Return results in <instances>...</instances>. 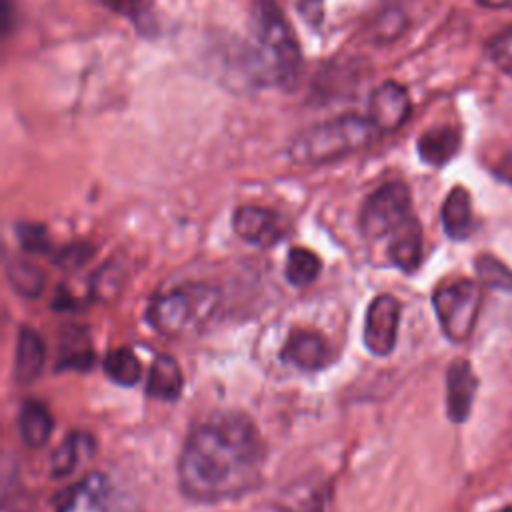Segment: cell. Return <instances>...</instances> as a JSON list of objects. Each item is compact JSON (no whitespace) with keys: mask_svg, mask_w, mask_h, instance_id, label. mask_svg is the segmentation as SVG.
Wrapping results in <instances>:
<instances>
[{"mask_svg":"<svg viewBox=\"0 0 512 512\" xmlns=\"http://www.w3.org/2000/svg\"><path fill=\"white\" fill-rule=\"evenodd\" d=\"M182 386H184V378L178 362L170 354H158L152 360V366L148 370L146 394L158 400L174 402L178 400Z\"/></svg>","mask_w":512,"mask_h":512,"instance_id":"2e32d148","label":"cell"},{"mask_svg":"<svg viewBox=\"0 0 512 512\" xmlns=\"http://www.w3.org/2000/svg\"><path fill=\"white\" fill-rule=\"evenodd\" d=\"M104 372L120 386H134L142 378V364L130 348H114L104 358Z\"/></svg>","mask_w":512,"mask_h":512,"instance_id":"44dd1931","label":"cell"},{"mask_svg":"<svg viewBox=\"0 0 512 512\" xmlns=\"http://www.w3.org/2000/svg\"><path fill=\"white\" fill-rule=\"evenodd\" d=\"M280 356L302 370L314 372L332 362V348L328 340L314 330H294L286 338Z\"/></svg>","mask_w":512,"mask_h":512,"instance_id":"8fae6325","label":"cell"},{"mask_svg":"<svg viewBox=\"0 0 512 512\" xmlns=\"http://www.w3.org/2000/svg\"><path fill=\"white\" fill-rule=\"evenodd\" d=\"M478 380L464 358H456L446 370V412L454 424L468 420Z\"/></svg>","mask_w":512,"mask_h":512,"instance_id":"30bf717a","label":"cell"},{"mask_svg":"<svg viewBox=\"0 0 512 512\" xmlns=\"http://www.w3.org/2000/svg\"><path fill=\"white\" fill-rule=\"evenodd\" d=\"M266 442L256 424L238 412L210 418L192 428L180 458L182 492L206 504L234 500L262 482Z\"/></svg>","mask_w":512,"mask_h":512,"instance_id":"6da1fadb","label":"cell"},{"mask_svg":"<svg viewBox=\"0 0 512 512\" xmlns=\"http://www.w3.org/2000/svg\"><path fill=\"white\" fill-rule=\"evenodd\" d=\"M412 216L410 190L406 184L388 182L366 198L360 210V230L368 238L390 236Z\"/></svg>","mask_w":512,"mask_h":512,"instance_id":"8992f818","label":"cell"},{"mask_svg":"<svg viewBox=\"0 0 512 512\" xmlns=\"http://www.w3.org/2000/svg\"><path fill=\"white\" fill-rule=\"evenodd\" d=\"M484 8H512V0H476Z\"/></svg>","mask_w":512,"mask_h":512,"instance_id":"f1b7e54d","label":"cell"},{"mask_svg":"<svg viewBox=\"0 0 512 512\" xmlns=\"http://www.w3.org/2000/svg\"><path fill=\"white\" fill-rule=\"evenodd\" d=\"M234 232L248 244L258 248H270L284 236L282 218L262 206H240L232 216Z\"/></svg>","mask_w":512,"mask_h":512,"instance_id":"ba28073f","label":"cell"},{"mask_svg":"<svg viewBox=\"0 0 512 512\" xmlns=\"http://www.w3.org/2000/svg\"><path fill=\"white\" fill-rule=\"evenodd\" d=\"M388 258L404 272H414L422 262V228L412 216L396 232L390 234Z\"/></svg>","mask_w":512,"mask_h":512,"instance_id":"4fadbf2b","label":"cell"},{"mask_svg":"<svg viewBox=\"0 0 512 512\" xmlns=\"http://www.w3.org/2000/svg\"><path fill=\"white\" fill-rule=\"evenodd\" d=\"M442 226L452 240H464L474 230L472 202L466 188L456 186L448 192L442 204Z\"/></svg>","mask_w":512,"mask_h":512,"instance_id":"e0dca14e","label":"cell"},{"mask_svg":"<svg viewBox=\"0 0 512 512\" xmlns=\"http://www.w3.org/2000/svg\"><path fill=\"white\" fill-rule=\"evenodd\" d=\"M486 56L498 70L512 74V26H506L486 42Z\"/></svg>","mask_w":512,"mask_h":512,"instance_id":"cb8c5ba5","label":"cell"},{"mask_svg":"<svg viewBox=\"0 0 512 512\" xmlns=\"http://www.w3.org/2000/svg\"><path fill=\"white\" fill-rule=\"evenodd\" d=\"M406 24H408L406 14L402 10H398V8H390V10L382 12L376 18V38L380 42L394 40V38H398L404 32Z\"/></svg>","mask_w":512,"mask_h":512,"instance_id":"484cf974","label":"cell"},{"mask_svg":"<svg viewBox=\"0 0 512 512\" xmlns=\"http://www.w3.org/2000/svg\"><path fill=\"white\" fill-rule=\"evenodd\" d=\"M298 10L310 26H320L324 18V0H298Z\"/></svg>","mask_w":512,"mask_h":512,"instance_id":"83f0119b","label":"cell"},{"mask_svg":"<svg viewBox=\"0 0 512 512\" xmlns=\"http://www.w3.org/2000/svg\"><path fill=\"white\" fill-rule=\"evenodd\" d=\"M496 512H512V506H504V508H500V510H496Z\"/></svg>","mask_w":512,"mask_h":512,"instance_id":"4dcf8cb0","label":"cell"},{"mask_svg":"<svg viewBox=\"0 0 512 512\" xmlns=\"http://www.w3.org/2000/svg\"><path fill=\"white\" fill-rule=\"evenodd\" d=\"M380 132L368 116H340L300 132L288 148L296 164H326L366 148Z\"/></svg>","mask_w":512,"mask_h":512,"instance_id":"7a4b0ae2","label":"cell"},{"mask_svg":"<svg viewBox=\"0 0 512 512\" xmlns=\"http://www.w3.org/2000/svg\"><path fill=\"white\" fill-rule=\"evenodd\" d=\"M54 428L52 414L40 400H24L18 412V432L26 446L40 448L48 442Z\"/></svg>","mask_w":512,"mask_h":512,"instance_id":"ac0fdd59","label":"cell"},{"mask_svg":"<svg viewBox=\"0 0 512 512\" xmlns=\"http://www.w3.org/2000/svg\"><path fill=\"white\" fill-rule=\"evenodd\" d=\"M482 290L474 280H452L438 286L432 306L444 336L456 344L466 342L476 326Z\"/></svg>","mask_w":512,"mask_h":512,"instance_id":"5b68a950","label":"cell"},{"mask_svg":"<svg viewBox=\"0 0 512 512\" xmlns=\"http://www.w3.org/2000/svg\"><path fill=\"white\" fill-rule=\"evenodd\" d=\"M502 178H506L512 184V156L504 158L502 162Z\"/></svg>","mask_w":512,"mask_h":512,"instance_id":"f546056e","label":"cell"},{"mask_svg":"<svg viewBox=\"0 0 512 512\" xmlns=\"http://www.w3.org/2000/svg\"><path fill=\"white\" fill-rule=\"evenodd\" d=\"M92 256V248L86 244H74V246H66L58 256H56V264L62 268H78L82 266L88 258Z\"/></svg>","mask_w":512,"mask_h":512,"instance_id":"4316f807","label":"cell"},{"mask_svg":"<svg viewBox=\"0 0 512 512\" xmlns=\"http://www.w3.org/2000/svg\"><path fill=\"white\" fill-rule=\"evenodd\" d=\"M110 498V482L104 474H86L64 494L58 512H106Z\"/></svg>","mask_w":512,"mask_h":512,"instance_id":"7c38bea8","label":"cell"},{"mask_svg":"<svg viewBox=\"0 0 512 512\" xmlns=\"http://www.w3.org/2000/svg\"><path fill=\"white\" fill-rule=\"evenodd\" d=\"M220 302L216 286L204 282H186L156 294L146 310L148 324L164 336L182 338L200 330L214 314Z\"/></svg>","mask_w":512,"mask_h":512,"instance_id":"3957f363","label":"cell"},{"mask_svg":"<svg viewBox=\"0 0 512 512\" xmlns=\"http://www.w3.org/2000/svg\"><path fill=\"white\" fill-rule=\"evenodd\" d=\"M460 148V134L450 126H440L424 132L418 138V154L426 164L444 166Z\"/></svg>","mask_w":512,"mask_h":512,"instance_id":"d6986e66","label":"cell"},{"mask_svg":"<svg viewBox=\"0 0 512 512\" xmlns=\"http://www.w3.org/2000/svg\"><path fill=\"white\" fill-rule=\"evenodd\" d=\"M6 280L12 290L24 298H38L44 290L42 270L20 258H12L6 262Z\"/></svg>","mask_w":512,"mask_h":512,"instance_id":"ffe728a7","label":"cell"},{"mask_svg":"<svg viewBox=\"0 0 512 512\" xmlns=\"http://www.w3.org/2000/svg\"><path fill=\"white\" fill-rule=\"evenodd\" d=\"M96 454V440L88 432H72L50 456V476L64 478Z\"/></svg>","mask_w":512,"mask_h":512,"instance_id":"5bb4252c","label":"cell"},{"mask_svg":"<svg viewBox=\"0 0 512 512\" xmlns=\"http://www.w3.org/2000/svg\"><path fill=\"white\" fill-rule=\"evenodd\" d=\"M16 236H18L20 246L28 252H48L52 246L46 228L40 224L22 222L16 226Z\"/></svg>","mask_w":512,"mask_h":512,"instance_id":"d4e9b609","label":"cell"},{"mask_svg":"<svg viewBox=\"0 0 512 512\" xmlns=\"http://www.w3.org/2000/svg\"><path fill=\"white\" fill-rule=\"evenodd\" d=\"M46 348L36 330L22 326L16 340V360H14V378L18 384H30L38 378L44 368Z\"/></svg>","mask_w":512,"mask_h":512,"instance_id":"9a60e30c","label":"cell"},{"mask_svg":"<svg viewBox=\"0 0 512 512\" xmlns=\"http://www.w3.org/2000/svg\"><path fill=\"white\" fill-rule=\"evenodd\" d=\"M400 302L392 294H378L366 308L364 344L374 356H388L396 346Z\"/></svg>","mask_w":512,"mask_h":512,"instance_id":"52a82bcc","label":"cell"},{"mask_svg":"<svg viewBox=\"0 0 512 512\" xmlns=\"http://www.w3.org/2000/svg\"><path fill=\"white\" fill-rule=\"evenodd\" d=\"M252 28L260 46V60L266 72L280 84H292L300 72V48L282 10L272 0H258L252 14Z\"/></svg>","mask_w":512,"mask_h":512,"instance_id":"277c9868","label":"cell"},{"mask_svg":"<svg viewBox=\"0 0 512 512\" xmlns=\"http://www.w3.org/2000/svg\"><path fill=\"white\" fill-rule=\"evenodd\" d=\"M474 264H476V274L482 284H486L494 290L512 292V270L504 262H500L496 256L480 254L474 260Z\"/></svg>","mask_w":512,"mask_h":512,"instance_id":"603a6c76","label":"cell"},{"mask_svg":"<svg viewBox=\"0 0 512 512\" xmlns=\"http://www.w3.org/2000/svg\"><path fill=\"white\" fill-rule=\"evenodd\" d=\"M410 116V98L404 86L396 82L380 84L368 104V118L378 132L398 130Z\"/></svg>","mask_w":512,"mask_h":512,"instance_id":"9c48e42d","label":"cell"},{"mask_svg":"<svg viewBox=\"0 0 512 512\" xmlns=\"http://www.w3.org/2000/svg\"><path fill=\"white\" fill-rule=\"evenodd\" d=\"M320 258L308 250V248H292L288 252V258H286V278L290 284L294 286H306L310 282H314L320 274Z\"/></svg>","mask_w":512,"mask_h":512,"instance_id":"7402d4cb","label":"cell"}]
</instances>
